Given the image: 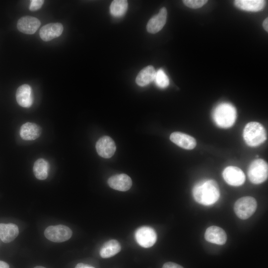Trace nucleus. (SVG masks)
Segmentation results:
<instances>
[{
  "label": "nucleus",
  "instance_id": "obj_24",
  "mask_svg": "<svg viewBox=\"0 0 268 268\" xmlns=\"http://www.w3.org/2000/svg\"><path fill=\"white\" fill-rule=\"evenodd\" d=\"M154 81L157 86L161 88L167 87L169 84V78L162 69H159L156 72Z\"/></svg>",
  "mask_w": 268,
  "mask_h": 268
},
{
  "label": "nucleus",
  "instance_id": "obj_23",
  "mask_svg": "<svg viewBox=\"0 0 268 268\" xmlns=\"http://www.w3.org/2000/svg\"><path fill=\"white\" fill-rule=\"evenodd\" d=\"M128 8V1L126 0H114L110 6L111 14L115 17L123 15Z\"/></svg>",
  "mask_w": 268,
  "mask_h": 268
},
{
  "label": "nucleus",
  "instance_id": "obj_16",
  "mask_svg": "<svg viewBox=\"0 0 268 268\" xmlns=\"http://www.w3.org/2000/svg\"><path fill=\"white\" fill-rule=\"evenodd\" d=\"M170 139L178 146L186 149H192L196 145V139L193 137L181 132L172 133Z\"/></svg>",
  "mask_w": 268,
  "mask_h": 268
},
{
  "label": "nucleus",
  "instance_id": "obj_12",
  "mask_svg": "<svg viewBox=\"0 0 268 268\" xmlns=\"http://www.w3.org/2000/svg\"><path fill=\"white\" fill-rule=\"evenodd\" d=\"M16 99L20 106L30 107L33 103V95L31 86L26 84L20 85L16 92Z\"/></svg>",
  "mask_w": 268,
  "mask_h": 268
},
{
  "label": "nucleus",
  "instance_id": "obj_11",
  "mask_svg": "<svg viewBox=\"0 0 268 268\" xmlns=\"http://www.w3.org/2000/svg\"><path fill=\"white\" fill-rule=\"evenodd\" d=\"M63 30V26L61 23H50L41 28L39 36L42 40L49 41L61 35Z\"/></svg>",
  "mask_w": 268,
  "mask_h": 268
},
{
  "label": "nucleus",
  "instance_id": "obj_9",
  "mask_svg": "<svg viewBox=\"0 0 268 268\" xmlns=\"http://www.w3.org/2000/svg\"><path fill=\"white\" fill-rule=\"evenodd\" d=\"M96 149L98 154L102 157H111L116 151V146L114 141L108 136H103L97 141Z\"/></svg>",
  "mask_w": 268,
  "mask_h": 268
},
{
  "label": "nucleus",
  "instance_id": "obj_10",
  "mask_svg": "<svg viewBox=\"0 0 268 268\" xmlns=\"http://www.w3.org/2000/svg\"><path fill=\"white\" fill-rule=\"evenodd\" d=\"M40 25V21L38 18L31 16L22 17L19 19L17 23L18 30L26 34L35 33Z\"/></svg>",
  "mask_w": 268,
  "mask_h": 268
},
{
  "label": "nucleus",
  "instance_id": "obj_28",
  "mask_svg": "<svg viewBox=\"0 0 268 268\" xmlns=\"http://www.w3.org/2000/svg\"><path fill=\"white\" fill-rule=\"evenodd\" d=\"M75 268H95L89 265L80 263L77 264L76 266H75Z\"/></svg>",
  "mask_w": 268,
  "mask_h": 268
},
{
  "label": "nucleus",
  "instance_id": "obj_5",
  "mask_svg": "<svg viewBox=\"0 0 268 268\" xmlns=\"http://www.w3.org/2000/svg\"><path fill=\"white\" fill-rule=\"evenodd\" d=\"M257 207V201L252 197H244L239 199L234 204V209L236 215L241 219L251 216Z\"/></svg>",
  "mask_w": 268,
  "mask_h": 268
},
{
  "label": "nucleus",
  "instance_id": "obj_27",
  "mask_svg": "<svg viewBox=\"0 0 268 268\" xmlns=\"http://www.w3.org/2000/svg\"><path fill=\"white\" fill-rule=\"evenodd\" d=\"M162 268H184L181 266L173 263V262H166L162 266Z\"/></svg>",
  "mask_w": 268,
  "mask_h": 268
},
{
  "label": "nucleus",
  "instance_id": "obj_21",
  "mask_svg": "<svg viewBox=\"0 0 268 268\" xmlns=\"http://www.w3.org/2000/svg\"><path fill=\"white\" fill-rule=\"evenodd\" d=\"M121 250L120 243L116 240L112 239L106 242L102 245L100 255L102 258H109L118 254Z\"/></svg>",
  "mask_w": 268,
  "mask_h": 268
},
{
  "label": "nucleus",
  "instance_id": "obj_29",
  "mask_svg": "<svg viewBox=\"0 0 268 268\" xmlns=\"http://www.w3.org/2000/svg\"><path fill=\"white\" fill-rule=\"evenodd\" d=\"M263 26L265 30L268 32V18H266L263 23Z\"/></svg>",
  "mask_w": 268,
  "mask_h": 268
},
{
  "label": "nucleus",
  "instance_id": "obj_19",
  "mask_svg": "<svg viewBox=\"0 0 268 268\" xmlns=\"http://www.w3.org/2000/svg\"><path fill=\"white\" fill-rule=\"evenodd\" d=\"M235 6L243 10L256 12L263 9L266 1L263 0H236Z\"/></svg>",
  "mask_w": 268,
  "mask_h": 268
},
{
  "label": "nucleus",
  "instance_id": "obj_20",
  "mask_svg": "<svg viewBox=\"0 0 268 268\" xmlns=\"http://www.w3.org/2000/svg\"><path fill=\"white\" fill-rule=\"evenodd\" d=\"M156 71L152 66H148L142 69L138 73L135 82L140 86H144L154 81Z\"/></svg>",
  "mask_w": 268,
  "mask_h": 268
},
{
  "label": "nucleus",
  "instance_id": "obj_15",
  "mask_svg": "<svg viewBox=\"0 0 268 268\" xmlns=\"http://www.w3.org/2000/svg\"><path fill=\"white\" fill-rule=\"evenodd\" d=\"M204 238L209 242L222 245L226 241L227 235L221 228L216 226H211L205 230Z\"/></svg>",
  "mask_w": 268,
  "mask_h": 268
},
{
  "label": "nucleus",
  "instance_id": "obj_7",
  "mask_svg": "<svg viewBox=\"0 0 268 268\" xmlns=\"http://www.w3.org/2000/svg\"><path fill=\"white\" fill-rule=\"evenodd\" d=\"M134 237L137 243L142 247L149 248L156 242L157 235L155 230L149 226H142L136 229Z\"/></svg>",
  "mask_w": 268,
  "mask_h": 268
},
{
  "label": "nucleus",
  "instance_id": "obj_13",
  "mask_svg": "<svg viewBox=\"0 0 268 268\" xmlns=\"http://www.w3.org/2000/svg\"><path fill=\"white\" fill-rule=\"evenodd\" d=\"M167 11L165 7L161 8L159 12L151 17L148 21L147 31L152 34H155L161 30L166 22Z\"/></svg>",
  "mask_w": 268,
  "mask_h": 268
},
{
  "label": "nucleus",
  "instance_id": "obj_2",
  "mask_svg": "<svg viewBox=\"0 0 268 268\" xmlns=\"http://www.w3.org/2000/svg\"><path fill=\"white\" fill-rule=\"evenodd\" d=\"M237 112L235 108L228 103H222L214 109L212 118L215 124L222 128L231 127L235 123Z\"/></svg>",
  "mask_w": 268,
  "mask_h": 268
},
{
  "label": "nucleus",
  "instance_id": "obj_8",
  "mask_svg": "<svg viewBox=\"0 0 268 268\" xmlns=\"http://www.w3.org/2000/svg\"><path fill=\"white\" fill-rule=\"evenodd\" d=\"M225 182L233 186L242 185L245 181V175L239 168L230 166L224 169L222 173Z\"/></svg>",
  "mask_w": 268,
  "mask_h": 268
},
{
  "label": "nucleus",
  "instance_id": "obj_6",
  "mask_svg": "<svg viewBox=\"0 0 268 268\" xmlns=\"http://www.w3.org/2000/svg\"><path fill=\"white\" fill-rule=\"evenodd\" d=\"M44 235L47 239L52 242H63L71 237L72 231L65 225H52L45 229Z\"/></svg>",
  "mask_w": 268,
  "mask_h": 268
},
{
  "label": "nucleus",
  "instance_id": "obj_14",
  "mask_svg": "<svg viewBox=\"0 0 268 268\" xmlns=\"http://www.w3.org/2000/svg\"><path fill=\"white\" fill-rule=\"evenodd\" d=\"M108 184L110 187L114 190L125 192L131 188L132 181L127 174H120L110 177L108 180Z\"/></svg>",
  "mask_w": 268,
  "mask_h": 268
},
{
  "label": "nucleus",
  "instance_id": "obj_30",
  "mask_svg": "<svg viewBox=\"0 0 268 268\" xmlns=\"http://www.w3.org/2000/svg\"><path fill=\"white\" fill-rule=\"evenodd\" d=\"M0 268H9V267L6 263L0 261Z\"/></svg>",
  "mask_w": 268,
  "mask_h": 268
},
{
  "label": "nucleus",
  "instance_id": "obj_17",
  "mask_svg": "<svg viewBox=\"0 0 268 268\" xmlns=\"http://www.w3.org/2000/svg\"><path fill=\"white\" fill-rule=\"evenodd\" d=\"M41 127L33 123L27 122L23 124L20 129V135L25 140H33L38 138L41 134Z\"/></svg>",
  "mask_w": 268,
  "mask_h": 268
},
{
  "label": "nucleus",
  "instance_id": "obj_25",
  "mask_svg": "<svg viewBox=\"0 0 268 268\" xmlns=\"http://www.w3.org/2000/svg\"><path fill=\"white\" fill-rule=\"evenodd\" d=\"M183 3L187 6L191 8H198L204 5L207 0H184Z\"/></svg>",
  "mask_w": 268,
  "mask_h": 268
},
{
  "label": "nucleus",
  "instance_id": "obj_1",
  "mask_svg": "<svg viewBox=\"0 0 268 268\" xmlns=\"http://www.w3.org/2000/svg\"><path fill=\"white\" fill-rule=\"evenodd\" d=\"M192 192L195 200L204 205L214 204L220 196L217 183L211 179H204L198 182L194 185Z\"/></svg>",
  "mask_w": 268,
  "mask_h": 268
},
{
  "label": "nucleus",
  "instance_id": "obj_18",
  "mask_svg": "<svg viewBox=\"0 0 268 268\" xmlns=\"http://www.w3.org/2000/svg\"><path fill=\"white\" fill-rule=\"evenodd\" d=\"M18 226L13 223H0V238L4 243H9L18 236Z\"/></svg>",
  "mask_w": 268,
  "mask_h": 268
},
{
  "label": "nucleus",
  "instance_id": "obj_3",
  "mask_svg": "<svg viewBox=\"0 0 268 268\" xmlns=\"http://www.w3.org/2000/svg\"><path fill=\"white\" fill-rule=\"evenodd\" d=\"M243 137L246 143L255 147L263 143L267 139L266 132L260 123L252 122L248 123L243 131Z\"/></svg>",
  "mask_w": 268,
  "mask_h": 268
},
{
  "label": "nucleus",
  "instance_id": "obj_22",
  "mask_svg": "<svg viewBox=\"0 0 268 268\" xmlns=\"http://www.w3.org/2000/svg\"><path fill=\"white\" fill-rule=\"evenodd\" d=\"M49 169V162L43 158H39L35 162L33 171L37 179L43 180L47 178Z\"/></svg>",
  "mask_w": 268,
  "mask_h": 268
},
{
  "label": "nucleus",
  "instance_id": "obj_26",
  "mask_svg": "<svg viewBox=\"0 0 268 268\" xmlns=\"http://www.w3.org/2000/svg\"><path fill=\"white\" fill-rule=\"evenodd\" d=\"M44 2L43 0H31L29 5V9L31 11H37L41 8Z\"/></svg>",
  "mask_w": 268,
  "mask_h": 268
},
{
  "label": "nucleus",
  "instance_id": "obj_4",
  "mask_svg": "<svg viewBox=\"0 0 268 268\" xmlns=\"http://www.w3.org/2000/svg\"><path fill=\"white\" fill-rule=\"evenodd\" d=\"M248 175L252 183L259 184L263 183L268 178V163L262 159L254 160L249 166Z\"/></svg>",
  "mask_w": 268,
  "mask_h": 268
},
{
  "label": "nucleus",
  "instance_id": "obj_31",
  "mask_svg": "<svg viewBox=\"0 0 268 268\" xmlns=\"http://www.w3.org/2000/svg\"><path fill=\"white\" fill-rule=\"evenodd\" d=\"M34 268H45L44 267H42V266H36Z\"/></svg>",
  "mask_w": 268,
  "mask_h": 268
}]
</instances>
